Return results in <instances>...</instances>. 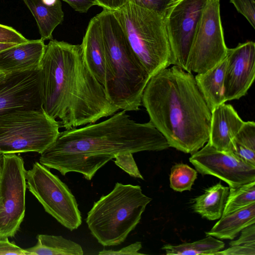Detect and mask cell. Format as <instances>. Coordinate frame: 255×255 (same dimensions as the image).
I'll list each match as a JSON object with an SVG mask.
<instances>
[{"mask_svg":"<svg viewBox=\"0 0 255 255\" xmlns=\"http://www.w3.org/2000/svg\"><path fill=\"white\" fill-rule=\"evenodd\" d=\"M126 112L122 110L98 123L60 132L55 141L40 154L39 162L62 175L77 172L90 180L119 154L160 151L169 147L151 122L137 123Z\"/></svg>","mask_w":255,"mask_h":255,"instance_id":"6da1fadb","label":"cell"},{"mask_svg":"<svg viewBox=\"0 0 255 255\" xmlns=\"http://www.w3.org/2000/svg\"><path fill=\"white\" fill-rule=\"evenodd\" d=\"M39 87L42 109L65 129L119 110L89 69L81 44L50 40L39 65Z\"/></svg>","mask_w":255,"mask_h":255,"instance_id":"7a4b0ae2","label":"cell"},{"mask_svg":"<svg viewBox=\"0 0 255 255\" xmlns=\"http://www.w3.org/2000/svg\"><path fill=\"white\" fill-rule=\"evenodd\" d=\"M141 104L169 147L193 154L208 142L211 111L192 73L175 65L159 71L148 81Z\"/></svg>","mask_w":255,"mask_h":255,"instance_id":"3957f363","label":"cell"},{"mask_svg":"<svg viewBox=\"0 0 255 255\" xmlns=\"http://www.w3.org/2000/svg\"><path fill=\"white\" fill-rule=\"evenodd\" d=\"M103 34L107 62L104 88L108 99L119 110L136 111L150 76L131 49L112 11L97 14Z\"/></svg>","mask_w":255,"mask_h":255,"instance_id":"277c9868","label":"cell"},{"mask_svg":"<svg viewBox=\"0 0 255 255\" xmlns=\"http://www.w3.org/2000/svg\"><path fill=\"white\" fill-rule=\"evenodd\" d=\"M151 200L140 186L117 182L109 193L94 203L86 220L88 228L102 246L119 245L135 228Z\"/></svg>","mask_w":255,"mask_h":255,"instance_id":"5b68a950","label":"cell"},{"mask_svg":"<svg viewBox=\"0 0 255 255\" xmlns=\"http://www.w3.org/2000/svg\"><path fill=\"white\" fill-rule=\"evenodd\" d=\"M112 12L150 77L171 65V50L163 16L132 0Z\"/></svg>","mask_w":255,"mask_h":255,"instance_id":"8992f818","label":"cell"},{"mask_svg":"<svg viewBox=\"0 0 255 255\" xmlns=\"http://www.w3.org/2000/svg\"><path fill=\"white\" fill-rule=\"evenodd\" d=\"M60 126L41 108L14 111L0 117V155L42 153L56 139Z\"/></svg>","mask_w":255,"mask_h":255,"instance_id":"52a82bcc","label":"cell"},{"mask_svg":"<svg viewBox=\"0 0 255 255\" xmlns=\"http://www.w3.org/2000/svg\"><path fill=\"white\" fill-rule=\"evenodd\" d=\"M26 187L45 211L70 231L81 225L82 216L68 186L49 168L36 161L26 171Z\"/></svg>","mask_w":255,"mask_h":255,"instance_id":"ba28073f","label":"cell"},{"mask_svg":"<svg viewBox=\"0 0 255 255\" xmlns=\"http://www.w3.org/2000/svg\"><path fill=\"white\" fill-rule=\"evenodd\" d=\"M220 0H207L193 40L186 71L202 74L227 56L220 15Z\"/></svg>","mask_w":255,"mask_h":255,"instance_id":"9c48e42d","label":"cell"},{"mask_svg":"<svg viewBox=\"0 0 255 255\" xmlns=\"http://www.w3.org/2000/svg\"><path fill=\"white\" fill-rule=\"evenodd\" d=\"M21 156L2 155L0 179V238L13 237L25 215L26 170Z\"/></svg>","mask_w":255,"mask_h":255,"instance_id":"30bf717a","label":"cell"},{"mask_svg":"<svg viewBox=\"0 0 255 255\" xmlns=\"http://www.w3.org/2000/svg\"><path fill=\"white\" fill-rule=\"evenodd\" d=\"M207 0H175L163 15L171 65L186 70L196 29Z\"/></svg>","mask_w":255,"mask_h":255,"instance_id":"8fae6325","label":"cell"},{"mask_svg":"<svg viewBox=\"0 0 255 255\" xmlns=\"http://www.w3.org/2000/svg\"><path fill=\"white\" fill-rule=\"evenodd\" d=\"M189 161L201 174L217 177L230 188L255 181V166L232 152L217 150L209 142L192 154Z\"/></svg>","mask_w":255,"mask_h":255,"instance_id":"7c38bea8","label":"cell"},{"mask_svg":"<svg viewBox=\"0 0 255 255\" xmlns=\"http://www.w3.org/2000/svg\"><path fill=\"white\" fill-rule=\"evenodd\" d=\"M255 77V43L252 41L228 48L224 76L226 101L244 96Z\"/></svg>","mask_w":255,"mask_h":255,"instance_id":"4fadbf2b","label":"cell"},{"mask_svg":"<svg viewBox=\"0 0 255 255\" xmlns=\"http://www.w3.org/2000/svg\"><path fill=\"white\" fill-rule=\"evenodd\" d=\"M41 108L39 69L8 74L0 84V117L16 110Z\"/></svg>","mask_w":255,"mask_h":255,"instance_id":"5bb4252c","label":"cell"},{"mask_svg":"<svg viewBox=\"0 0 255 255\" xmlns=\"http://www.w3.org/2000/svg\"><path fill=\"white\" fill-rule=\"evenodd\" d=\"M45 47L40 38L0 51V71L8 74L39 69Z\"/></svg>","mask_w":255,"mask_h":255,"instance_id":"9a60e30c","label":"cell"},{"mask_svg":"<svg viewBox=\"0 0 255 255\" xmlns=\"http://www.w3.org/2000/svg\"><path fill=\"white\" fill-rule=\"evenodd\" d=\"M244 122L231 105H220L211 111L208 142L218 150L231 152L232 140Z\"/></svg>","mask_w":255,"mask_h":255,"instance_id":"2e32d148","label":"cell"},{"mask_svg":"<svg viewBox=\"0 0 255 255\" xmlns=\"http://www.w3.org/2000/svg\"><path fill=\"white\" fill-rule=\"evenodd\" d=\"M81 44L89 69L104 86L107 74L106 57L100 22L97 15L90 20Z\"/></svg>","mask_w":255,"mask_h":255,"instance_id":"e0dca14e","label":"cell"},{"mask_svg":"<svg viewBox=\"0 0 255 255\" xmlns=\"http://www.w3.org/2000/svg\"><path fill=\"white\" fill-rule=\"evenodd\" d=\"M226 67V57L211 69L195 76L197 86L211 111L226 102L224 95Z\"/></svg>","mask_w":255,"mask_h":255,"instance_id":"ac0fdd59","label":"cell"},{"mask_svg":"<svg viewBox=\"0 0 255 255\" xmlns=\"http://www.w3.org/2000/svg\"><path fill=\"white\" fill-rule=\"evenodd\" d=\"M255 223V203L222 216L208 232L210 236L220 239L233 240L243 229Z\"/></svg>","mask_w":255,"mask_h":255,"instance_id":"d6986e66","label":"cell"},{"mask_svg":"<svg viewBox=\"0 0 255 255\" xmlns=\"http://www.w3.org/2000/svg\"><path fill=\"white\" fill-rule=\"evenodd\" d=\"M22 0L35 19L41 38L44 41L52 39L54 29L64 20L61 1L54 6H48L41 0Z\"/></svg>","mask_w":255,"mask_h":255,"instance_id":"ffe728a7","label":"cell"},{"mask_svg":"<svg viewBox=\"0 0 255 255\" xmlns=\"http://www.w3.org/2000/svg\"><path fill=\"white\" fill-rule=\"evenodd\" d=\"M229 192V187L218 183L194 199L193 209L209 220L219 219L222 215Z\"/></svg>","mask_w":255,"mask_h":255,"instance_id":"44dd1931","label":"cell"},{"mask_svg":"<svg viewBox=\"0 0 255 255\" xmlns=\"http://www.w3.org/2000/svg\"><path fill=\"white\" fill-rule=\"evenodd\" d=\"M36 245L25 249L27 255H83L82 247L61 236L39 234Z\"/></svg>","mask_w":255,"mask_h":255,"instance_id":"7402d4cb","label":"cell"},{"mask_svg":"<svg viewBox=\"0 0 255 255\" xmlns=\"http://www.w3.org/2000/svg\"><path fill=\"white\" fill-rule=\"evenodd\" d=\"M247 163L255 166V123L245 122L232 141L231 151Z\"/></svg>","mask_w":255,"mask_h":255,"instance_id":"603a6c76","label":"cell"},{"mask_svg":"<svg viewBox=\"0 0 255 255\" xmlns=\"http://www.w3.org/2000/svg\"><path fill=\"white\" fill-rule=\"evenodd\" d=\"M225 247L223 242L208 236L204 239L178 245H164L162 248L167 255H213Z\"/></svg>","mask_w":255,"mask_h":255,"instance_id":"cb8c5ba5","label":"cell"},{"mask_svg":"<svg viewBox=\"0 0 255 255\" xmlns=\"http://www.w3.org/2000/svg\"><path fill=\"white\" fill-rule=\"evenodd\" d=\"M253 203H255V181L230 188L222 216Z\"/></svg>","mask_w":255,"mask_h":255,"instance_id":"d4e9b609","label":"cell"},{"mask_svg":"<svg viewBox=\"0 0 255 255\" xmlns=\"http://www.w3.org/2000/svg\"><path fill=\"white\" fill-rule=\"evenodd\" d=\"M197 172L189 165L183 163L174 165L170 174V186L178 192L190 191L197 178Z\"/></svg>","mask_w":255,"mask_h":255,"instance_id":"484cf974","label":"cell"},{"mask_svg":"<svg viewBox=\"0 0 255 255\" xmlns=\"http://www.w3.org/2000/svg\"><path fill=\"white\" fill-rule=\"evenodd\" d=\"M131 153L119 154L115 157L114 162L130 176L143 180Z\"/></svg>","mask_w":255,"mask_h":255,"instance_id":"4316f807","label":"cell"},{"mask_svg":"<svg viewBox=\"0 0 255 255\" xmlns=\"http://www.w3.org/2000/svg\"><path fill=\"white\" fill-rule=\"evenodd\" d=\"M237 11L242 14L251 26L255 28V0H230Z\"/></svg>","mask_w":255,"mask_h":255,"instance_id":"83f0119b","label":"cell"},{"mask_svg":"<svg viewBox=\"0 0 255 255\" xmlns=\"http://www.w3.org/2000/svg\"><path fill=\"white\" fill-rule=\"evenodd\" d=\"M28 41L12 27L0 24V43L20 44Z\"/></svg>","mask_w":255,"mask_h":255,"instance_id":"f1b7e54d","label":"cell"},{"mask_svg":"<svg viewBox=\"0 0 255 255\" xmlns=\"http://www.w3.org/2000/svg\"><path fill=\"white\" fill-rule=\"evenodd\" d=\"M137 4L163 16L175 0H131Z\"/></svg>","mask_w":255,"mask_h":255,"instance_id":"f546056e","label":"cell"},{"mask_svg":"<svg viewBox=\"0 0 255 255\" xmlns=\"http://www.w3.org/2000/svg\"><path fill=\"white\" fill-rule=\"evenodd\" d=\"M239 238L231 242V246H255V223L251 225L242 231Z\"/></svg>","mask_w":255,"mask_h":255,"instance_id":"4dcf8cb0","label":"cell"},{"mask_svg":"<svg viewBox=\"0 0 255 255\" xmlns=\"http://www.w3.org/2000/svg\"><path fill=\"white\" fill-rule=\"evenodd\" d=\"M142 248L141 243L136 242L126 247L123 248L118 250H105L99 252V255H144L140 253L138 251Z\"/></svg>","mask_w":255,"mask_h":255,"instance_id":"1f68e13d","label":"cell"},{"mask_svg":"<svg viewBox=\"0 0 255 255\" xmlns=\"http://www.w3.org/2000/svg\"><path fill=\"white\" fill-rule=\"evenodd\" d=\"M214 255H255V246H231Z\"/></svg>","mask_w":255,"mask_h":255,"instance_id":"d6a6232c","label":"cell"},{"mask_svg":"<svg viewBox=\"0 0 255 255\" xmlns=\"http://www.w3.org/2000/svg\"><path fill=\"white\" fill-rule=\"evenodd\" d=\"M27 255V253L25 249L10 242L8 238H0V255Z\"/></svg>","mask_w":255,"mask_h":255,"instance_id":"836d02e7","label":"cell"},{"mask_svg":"<svg viewBox=\"0 0 255 255\" xmlns=\"http://www.w3.org/2000/svg\"><path fill=\"white\" fill-rule=\"evenodd\" d=\"M75 10L86 13L93 6L97 5L95 0H63Z\"/></svg>","mask_w":255,"mask_h":255,"instance_id":"e575fe53","label":"cell"},{"mask_svg":"<svg viewBox=\"0 0 255 255\" xmlns=\"http://www.w3.org/2000/svg\"><path fill=\"white\" fill-rule=\"evenodd\" d=\"M131 0H95L97 5L112 11L117 10Z\"/></svg>","mask_w":255,"mask_h":255,"instance_id":"d590c367","label":"cell"},{"mask_svg":"<svg viewBox=\"0 0 255 255\" xmlns=\"http://www.w3.org/2000/svg\"><path fill=\"white\" fill-rule=\"evenodd\" d=\"M46 5L48 6H54L60 0H41Z\"/></svg>","mask_w":255,"mask_h":255,"instance_id":"8d00e7d4","label":"cell"},{"mask_svg":"<svg viewBox=\"0 0 255 255\" xmlns=\"http://www.w3.org/2000/svg\"><path fill=\"white\" fill-rule=\"evenodd\" d=\"M17 44L0 43V51L10 48Z\"/></svg>","mask_w":255,"mask_h":255,"instance_id":"74e56055","label":"cell"},{"mask_svg":"<svg viewBox=\"0 0 255 255\" xmlns=\"http://www.w3.org/2000/svg\"><path fill=\"white\" fill-rule=\"evenodd\" d=\"M7 76V74L0 71V84L3 82L5 80Z\"/></svg>","mask_w":255,"mask_h":255,"instance_id":"f35d334b","label":"cell"},{"mask_svg":"<svg viewBox=\"0 0 255 255\" xmlns=\"http://www.w3.org/2000/svg\"><path fill=\"white\" fill-rule=\"evenodd\" d=\"M2 168V155H0V179L1 177Z\"/></svg>","mask_w":255,"mask_h":255,"instance_id":"ab89813d","label":"cell"}]
</instances>
